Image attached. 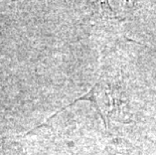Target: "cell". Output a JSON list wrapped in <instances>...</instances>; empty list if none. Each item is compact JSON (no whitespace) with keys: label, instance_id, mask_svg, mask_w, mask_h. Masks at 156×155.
I'll return each instance as SVG.
<instances>
[{"label":"cell","instance_id":"obj_1","mask_svg":"<svg viewBox=\"0 0 156 155\" xmlns=\"http://www.w3.org/2000/svg\"><path fill=\"white\" fill-rule=\"evenodd\" d=\"M105 92H106V89L104 88V85H103L102 82L99 80L97 83H96L91 89H90L88 93H86L85 95L81 96L80 98L76 99L74 102H72V103L69 104L68 106L64 107V108L62 109V110H59V111L56 112V113H55L48 120V122L51 121V118H54L56 114H58L59 112H62V110H64V109H67L68 107L73 106V105H74L75 103H77V102L81 101V100H86V101L91 102V103L93 104V106L96 108V110L98 111L99 115L101 116L102 120H103V122H104V124H105V126L107 127L108 124H109V117L108 116H109V112H110V109H109L110 105H109V97H108V96L104 95ZM48 122H46V123H48ZM45 124H42V125H45ZM42 125H41V126H42ZM41 126H39V127H41ZM37 128H34V129H32L31 131L37 129Z\"/></svg>","mask_w":156,"mask_h":155}]
</instances>
